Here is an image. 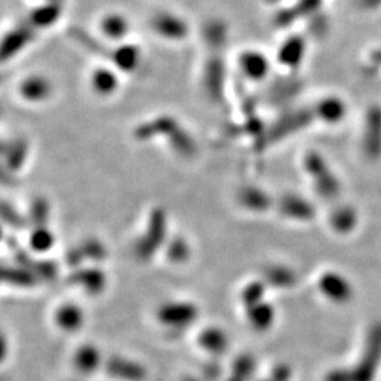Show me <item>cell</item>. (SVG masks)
<instances>
[{"mask_svg":"<svg viewBox=\"0 0 381 381\" xmlns=\"http://www.w3.org/2000/svg\"><path fill=\"white\" fill-rule=\"evenodd\" d=\"M304 170L311 178L315 191L323 199H334L341 194V182L326 160L316 151H308L304 157Z\"/></svg>","mask_w":381,"mask_h":381,"instance_id":"cell-4","label":"cell"},{"mask_svg":"<svg viewBox=\"0 0 381 381\" xmlns=\"http://www.w3.org/2000/svg\"><path fill=\"white\" fill-rule=\"evenodd\" d=\"M106 370L112 377L123 381H141L146 377V368L134 360L114 356L107 360Z\"/></svg>","mask_w":381,"mask_h":381,"instance_id":"cell-20","label":"cell"},{"mask_svg":"<svg viewBox=\"0 0 381 381\" xmlns=\"http://www.w3.org/2000/svg\"><path fill=\"white\" fill-rule=\"evenodd\" d=\"M240 380H242V378H240V377H238V375H235V377L232 378V381H240Z\"/></svg>","mask_w":381,"mask_h":381,"instance_id":"cell-38","label":"cell"},{"mask_svg":"<svg viewBox=\"0 0 381 381\" xmlns=\"http://www.w3.org/2000/svg\"><path fill=\"white\" fill-rule=\"evenodd\" d=\"M346 115V106L338 98H325L315 106L313 116L328 125H335L343 120Z\"/></svg>","mask_w":381,"mask_h":381,"instance_id":"cell-25","label":"cell"},{"mask_svg":"<svg viewBox=\"0 0 381 381\" xmlns=\"http://www.w3.org/2000/svg\"><path fill=\"white\" fill-rule=\"evenodd\" d=\"M198 346L210 355H222L229 348L228 334L219 326H206L198 335Z\"/></svg>","mask_w":381,"mask_h":381,"instance_id":"cell-22","label":"cell"},{"mask_svg":"<svg viewBox=\"0 0 381 381\" xmlns=\"http://www.w3.org/2000/svg\"><path fill=\"white\" fill-rule=\"evenodd\" d=\"M143 52L139 44L123 41L119 44H115V47L109 52V64L115 67L119 72L132 74L134 72L139 65L141 64Z\"/></svg>","mask_w":381,"mask_h":381,"instance_id":"cell-12","label":"cell"},{"mask_svg":"<svg viewBox=\"0 0 381 381\" xmlns=\"http://www.w3.org/2000/svg\"><path fill=\"white\" fill-rule=\"evenodd\" d=\"M199 316V308L188 300H173L162 302L155 309V319L167 329L181 331L189 328Z\"/></svg>","mask_w":381,"mask_h":381,"instance_id":"cell-5","label":"cell"},{"mask_svg":"<svg viewBox=\"0 0 381 381\" xmlns=\"http://www.w3.org/2000/svg\"><path fill=\"white\" fill-rule=\"evenodd\" d=\"M34 31L36 29L29 24L27 27H23V26L15 27L5 36L3 44H2L3 63H6L10 59H15L17 54H20L33 41Z\"/></svg>","mask_w":381,"mask_h":381,"instance_id":"cell-19","label":"cell"},{"mask_svg":"<svg viewBox=\"0 0 381 381\" xmlns=\"http://www.w3.org/2000/svg\"><path fill=\"white\" fill-rule=\"evenodd\" d=\"M291 375V371L287 366H279L274 373H273V378L271 381H288Z\"/></svg>","mask_w":381,"mask_h":381,"instance_id":"cell-36","label":"cell"},{"mask_svg":"<svg viewBox=\"0 0 381 381\" xmlns=\"http://www.w3.org/2000/svg\"><path fill=\"white\" fill-rule=\"evenodd\" d=\"M329 225L338 235H349L357 226V213L352 206L342 205L331 213Z\"/></svg>","mask_w":381,"mask_h":381,"instance_id":"cell-29","label":"cell"},{"mask_svg":"<svg viewBox=\"0 0 381 381\" xmlns=\"http://www.w3.org/2000/svg\"><path fill=\"white\" fill-rule=\"evenodd\" d=\"M74 364L75 368L84 374H91L99 368L102 364V356L96 346L93 345H84L77 349L74 355Z\"/></svg>","mask_w":381,"mask_h":381,"instance_id":"cell-31","label":"cell"},{"mask_svg":"<svg viewBox=\"0 0 381 381\" xmlns=\"http://www.w3.org/2000/svg\"><path fill=\"white\" fill-rule=\"evenodd\" d=\"M166 257L173 264H184L191 258L192 249L189 242L184 236L170 238L166 247Z\"/></svg>","mask_w":381,"mask_h":381,"instance_id":"cell-33","label":"cell"},{"mask_svg":"<svg viewBox=\"0 0 381 381\" xmlns=\"http://www.w3.org/2000/svg\"><path fill=\"white\" fill-rule=\"evenodd\" d=\"M38 277L33 273L30 268L23 264H15L12 267L5 265L3 268V280L10 286H17L20 288L33 287Z\"/></svg>","mask_w":381,"mask_h":381,"instance_id":"cell-32","label":"cell"},{"mask_svg":"<svg viewBox=\"0 0 381 381\" xmlns=\"http://www.w3.org/2000/svg\"><path fill=\"white\" fill-rule=\"evenodd\" d=\"M85 320V309L74 301H65L59 304L52 312L54 325L65 334H75L81 331L84 328Z\"/></svg>","mask_w":381,"mask_h":381,"instance_id":"cell-10","label":"cell"},{"mask_svg":"<svg viewBox=\"0 0 381 381\" xmlns=\"http://www.w3.org/2000/svg\"><path fill=\"white\" fill-rule=\"evenodd\" d=\"M238 67L246 79L261 82L268 77L271 63L264 52L258 49H244L238 59Z\"/></svg>","mask_w":381,"mask_h":381,"instance_id":"cell-11","label":"cell"},{"mask_svg":"<svg viewBox=\"0 0 381 381\" xmlns=\"http://www.w3.org/2000/svg\"><path fill=\"white\" fill-rule=\"evenodd\" d=\"M363 151L374 160L381 155V109L374 107L367 114L363 133Z\"/></svg>","mask_w":381,"mask_h":381,"instance_id":"cell-17","label":"cell"},{"mask_svg":"<svg viewBox=\"0 0 381 381\" xmlns=\"http://www.w3.org/2000/svg\"><path fill=\"white\" fill-rule=\"evenodd\" d=\"M243 312L247 323L257 332H267L268 329L273 328L277 316L276 306L267 301V298L244 308Z\"/></svg>","mask_w":381,"mask_h":381,"instance_id":"cell-18","label":"cell"},{"mask_svg":"<svg viewBox=\"0 0 381 381\" xmlns=\"http://www.w3.org/2000/svg\"><path fill=\"white\" fill-rule=\"evenodd\" d=\"M70 283L88 295H100L107 286V276L98 264H85L74 268Z\"/></svg>","mask_w":381,"mask_h":381,"instance_id":"cell-7","label":"cell"},{"mask_svg":"<svg viewBox=\"0 0 381 381\" xmlns=\"http://www.w3.org/2000/svg\"><path fill=\"white\" fill-rule=\"evenodd\" d=\"M381 361V323L368 334L363 357L355 368H339L326 375V381H373Z\"/></svg>","mask_w":381,"mask_h":381,"instance_id":"cell-1","label":"cell"},{"mask_svg":"<svg viewBox=\"0 0 381 381\" xmlns=\"http://www.w3.org/2000/svg\"><path fill=\"white\" fill-rule=\"evenodd\" d=\"M52 81L42 74H31L23 78L17 86L19 98L29 104L47 103L54 95Z\"/></svg>","mask_w":381,"mask_h":381,"instance_id":"cell-8","label":"cell"},{"mask_svg":"<svg viewBox=\"0 0 381 381\" xmlns=\"http://www.w3.org/2000/svg\"><path fill=\"white\" fill-rule=\"evenodd\" d=\"M304 41L300 37H291L286 40L277 52V60L280 65H284L287 68H298L304 59Z\"/></svg>","mask_w":381,"mask_h":381,"instance_id":"cell-28","label":"cell"},{"mask_svg":"<svg viewBox=\"0 0 381 381\" xmlns=\"http://www.w3.org/2000/svg\"><path fill=\"white\" fill-rule=\"evenodd\" d=\"M29 155V146L24 140H13L9 144H5L3 160L5 169H9L12 173H17L26 164Z\"/></svg>","mask_w":381,"mask_h":381,"instance_id":"cell-30","label":"cell"},{"mask_svg":"<svg viewBox=\"0 0 381 381\" xmlns=\"http://www.w3.org/2000/svg\"><path fill=\"white\" fill-rule=\"evenodd\" d=\"M49 215H51V208L48 201L45 198H37L33 201L30 206V215L27 216V222L31 224L33 226L48 225Z\"/></svg>","mask_w":381,"mask_h":381,"instance_id":"cell-35","label":"cell"},{"mask_svg":"<svg viewBox=\"0 0 381 381\" xmlns=\"http://www.w3.org/2000/svg\"><path fill=\"white\" fill-rule=\"evenodd\" d=\"M224 63L219 59H212L208 63L203 74V85L208 96L212 100H217L222 98L221 95L224 91Z\"/></svg>","mask_w":381,"mask_h":381,"instance_id":"cell-23","label":"cell"},{"mask_svg":"<svg viewBox=\"0 0 381 381\" xmlns=\"http://www.w3.org/2000/svg\"><path fill=\"white\" fill-rule=\"evenodd\" d=\"M319 293L334 304H348L352 301L353 288L352 284L336 271H325L318 279Z\"/></svg>","mask_w":381,"mask_h":381,"instance_id":"cell-9","label":"cell"},{"mask_svg":"<svg viewBox=\"0 0 381 381\" xmlns=\"http://www.w3.org/2000/svg\"><path fill=\"white\" fill-rule=\"evenodd\" d=\"M148 24L157 37L166 41H184L191 31L187 20L182 19V16L169 10L154 13L150 17Z\"/></svg>","mask_w":381,"mask_h":381,"instance_id":"cell-6","label":"cell"},{"mask_svg":"<svg viewBox=\"0 0 381 381\" xmlns=\"http://www.w3.org/2000/svg\"><path fill=\"white\" fill-rule=\"evenodd\" d=\"M276 205L284 217L295 222H309L315 217V208L312 203L297 194L283 195Z\"/></svg>","mask_w":381,"mask_h":381,"instance_id":"cell-14","label":"cell"},{"mask_svg":"<svg viewBox=\"0 0 381 381\" xmlns=\"http://www.w3.org/2000/svg\"><path fill=\"white\" fill-rule=\"evenodd\" d=\"M89 86L99 98L112 96L120 88V72L112 65H99L89 75Z\"/></svg>","mask_w":381,"mask_h":381,"instance_id":"cell-13","label":"cell"},{"mask_svg":"<svg viewBox=\"0 0 381 381\" xmlns=\"http://www.w3.org/2000/svg\"><path fill=\"white\" fill-rule=\"evenodd\" d=\"M63 15V3L61 2H51L41 5L31 10L29 16V24L36 30L48 29L59 23Z\"/></svg>","mask_w":381,"mask_h":381,"instance_id":"cell-24","label":"cell"},{"mask_svg":"<svg viewBox=\"0 0 381 381\" xmlns=\"http://www.w3.org/2000/svg\"><path fill=\"white\" fill-rule=\"evenodd\" d=\"M169 239L167 212L162 208H154L147 217L143 233L136 242L134 253L140 260L148 261L155 253L164 250Z\"/></svg>","mask_w":381,"mask_h":381,"instance_id":"cell-3","label":"cell"},{"mask_svg":"<svg viewBox=\"0 0 381 381\" xmlns=\"http://www.w3.org/2000/svg\"><path fill=\"white\" fill-rule=\"evenodd\" d=\"M99 31L102 37L114 44H119L127 41L132 26L129 19L119 12H109L104 13L98 23Z\"/></svg>","mask_w":381,"mask_h":381,"instance_id":"cell-16","label":"cell"},{"mask_svg":"<svg viewBox=\"0 0 381 381\" xmlns=\"http://www.w3.org/2000/svg\"><path fill=\"white\" fill-rule=\"evenodd\" d=\"M106 257L107 250L104 244L100 240L91 238L81 242L77 247H74L71 253L67 256V261L74 270L81 265H85L88 261H91V264L99 265V263H102Z\"/></svg>","mask_w":381,"mask_h":381,"instance_id":"cell-15","label":"cell"},{"mask_svg":"<svg viewBox=\"0 0 381 381\" xmlns=\"http://www.w3.org/2000/svg\"><path fill=\"white\" fill-rule=\"evenodd\" d=\"M51 2H61L63 3V0H45V3H51Z\"/></svg>","mask_w":381,"mask_h":381,"instance_id":"cell-37","label":"cell"},{"mask_svg":"<svg viewBox=\"0 0 381 381\" xmlns=\"http://www.w3.org/2000/svg\"><path fill=\"white\" fill-rule=\"evenodd\" d=\"M238 202L242 208L253 213H264L273 206V199L271 196L256 185H246L238 194Z\"/></svg>","mask_w":381,"mask_h":381,"instance_id":"cell-21","label":"cell"},{"mask_svg":"<svg viewBox=\"0 0 381 381\" xmlns=\"http://www.w3.org/2000/svg\"><path fill=\"white\" fill-rule=\"evenodd\" d=\"M380 60H381V59H380Z\"/></svg>","mask_w":381,"mask_h":381,"instance_id":"cell-40","label":"cell"},{"mask_svg":"<svg viewBox=\"0 0 381 381\" xmlns=\"http://www.w3.org/2000/svg\"><path fill=\"white\" fill-rule=\"evenodd\" d=\"M270 381H271V380H270Z\"/></svg>","mask_w":381,"mask_h":381,"instance_id":"cell-39","label":"cell"},{"mask_svg":"<svg viewBox=\"0 0 381 381\" xmlns=\"http://www.w3.org/2000/svg\"><path fill=\"white\" fill-rule=\"evenodd\" d=\"M261 279L264 280L267 287H274L279 290L291 288L295 286V281H297V276L294 273V270H291L287 265H281V264L268 265L264 270Z\"/></svg>","mask_w":381,"mask_h":381,"instance_id":"cell-26","label":"cell"},{"mask_svg":"<svg viewBox=\"0 0 381 381\" xmlns=\"http://www.w3.org/2000/svg\"><path fill=\"white\" fill-rule=\"evenodd\" d=\"M27 242H29V249L31 250V253L37 256H45L54 249V246H56L57 236L54 235L49 225H40V226H33L31 232L29 233Z\"/></svg>","mask_w":381,"mask_h":381,"instance_id":"cell-27","label":"cell"},{"mask_svg":"<svg viewBox=\"0 0 381 381\" xmlns=\"http://www.w3.org/2000/svg\"><path fill=\"white\" fill-rule=\"evenodd\" d=\"M134 136L139 140H148L155 136L170 137V146L180 155L191 157L195 153V141L192 136L171 116H161L153 122H146L137 127Z\"/></svg>","mask_w":381,"mask_h":381,"instance_id":"cell-2","label":"cell"},{"mask_svg":"<svg viewBox=\"0 0 381 381\" xmlns=\"http://www.w3.org/2000/svg\"><path fill=\"white\" fill-rule=\"evenodd\" d=\"M267 284L264 283V280L261 277L250 280L249 283H246L243 286V288L239 293V300L242 304V308H247L250 305H254L263 300H265L267 297Z\"/></svg>","mask_w":381,"mask_h":381,"instance_id":"cell-34","label":"cell"}]
</instances>
